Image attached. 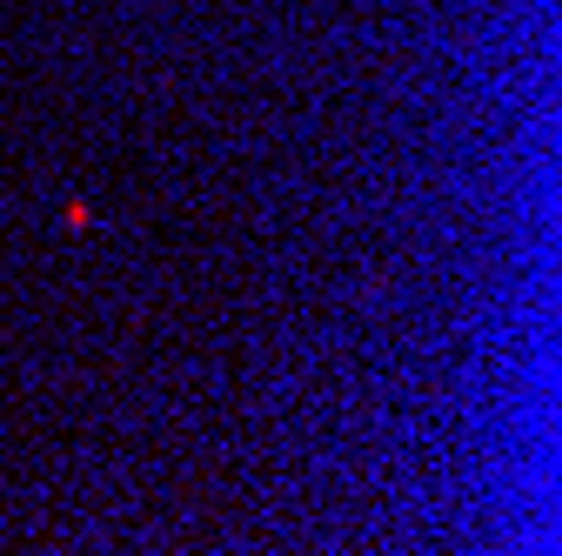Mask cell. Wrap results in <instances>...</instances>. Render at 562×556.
<instances>
[{
  "mask_svg": "<svg viewBox=\"0 0 562 556\" xmlns=\"http://www.w3.org/2000/svg\"><path fill=\"white\" fill-rule=\"evenodd\" d=\"M60 222L75 229V235H81V229H94V222H88V201H67V208H60Z\"/></svg>",
  "mask_w": 562,
  "mask_h": 556,
  "instance_id": "cell-1",
  "label": "cell"
}]
</instances>
